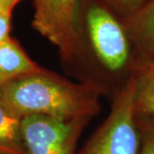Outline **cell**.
<instances>
[{"label":"cell","mask_w":154,"mask_h":154,"mask_svg":"<svg viewBox=\"0 0 154 154\" xmlns=\"http://www.w3.org/2000/svg\"><path fill=\"white\" fill-rule=\"evenodd\" d=\"M17 0H0V43L8 39L12 9Z\"/></svg>","instance_id":"7c38bea8"},{"label":"cell","mask_w":154,"mask_h":154,"mask_svg":"<svg viewBox=\"0 0 154 154\" xmlns=\"http://www.w3.org/2000/svg\"><path fill=\"white\" fill-rule=\"evenodd\" d=\"M89 121L26 116L21 120L23 142L29 154H76L77 141Z\"/></svg>","instance_id":"5b68a950"},{"label":"cell","mask_w":154,"mask_h":154,"mask_svg":"<svg viewBox=\"0 0 154 154\" xmlns=\"http://www.w3.org/2000/svg\"><path fill=\"white\" fill-rule=\"evenodd\" d=\"M81 0H34L32 26L58 49L69 66L77 43V21Z\"/></svg>","instance_id":"277c9868"},{"label":"cell","mask_w":154,"mask_h":154,"mask_svg":"<svg viewBox=\"0 0 154 154\" xmlns=\"http://www.w3.org/2000/svg\"><path fill=\"white\" fill-rule=\"evenodd\" d=\"M132 81L135 114L154 116V57L140 60Z\"/></svg>","instance_id":"ba28073f"},{"label":"cell","mask_w":154,"mask_h":154,"mask_svg":"<svg viewBox=\"0 0 154 154\" xmlns=\"http://www.w3.org/2000/svg\"><path fill=\"white\" fill-rule=\"evenodd\" d=\"M17 1H18V2H19V1H20V0H17Z\"/></svg>","instance_id":"5bb4252c"},{"label":"cell","mask_w":154,"mask_h":154,"mask_svg":"<svg viewBox=\"0 0 154 154\" xmlns=\"http://www.w3.org/2000/svg\"><path fill=\"white\" fill-rule=\"evenodd\" d=\"M124 21L140 59L154 57V0H146Z\"/></svg>","instance_id":"8992f818"},{"label":"cell","mask_w":154,"mask_h":154,"mask_svg":"<svg viewBox=\"0 0 154 154\" xmlns=\"http://www.w3.org/2000/svg\"><path fill=\"white\" fill-rule=\"evenodd\" d=\"M139 149L140 136L131 80L111 100L108 116L76 154H138Z\"/></svg>","instance_id":"3957f363"},{"label":"cell","mask_w":154,"mask_h":154,"mask_svg":"<svg viewBox=\"0 0 154 154\" xmlns=\"http://www.w3.org/2000/svg\"><path fill=\"white\" fill-rule=\"evenodd\" d=\"M140 60L124 19L102 0H81L68 66L80 82L112 100L132 80Z\"/></svg>","instance_id":"6da1fadb"},{"label":"cell","mask_w":154,"mask_h":154,"mask_svg":"<svg viewBox=\"0 0 154 154\" xmlns=\"http://www.w3.org/2000/svg\"><path fill=\"white\" fill-rule=\"evenodd\" d=\"M116 14L123 19H127L146 0H102Z\"/></svg>","instance_id":"8fae6325"},{"label":"cell","mask_w":154,"mask_h":154,"mask_svg":"<svg viewBox=\"0 0 154 154\" xmlns=\"http://www.w3.org/2000/svg\"><path fill=\"white\" fill-rule=\"evenodd\" d=\"M21 120L0 101V154H29L23 142Z\"/></svg>","instance_id":"9c48e42d"},{"label":"cell","mask_w":154,"mask_h":154,"mask_svg":"<svg viewBox=\"0 0 154 154\" xmlns=\"http://www.w3.org/2000/svg\"><path fill=\"white\" fill-rule=\"evenodd\" d=\"M136 123L140 136L138 154H154V116L136 115Z\"/></svg>","instance_id":"30bf717a"},{"label":"cell","mask_w":154,"mask_h":154,"mask_svg":"<svg viewBox=\"0 0 154 154\" xmlns=\"http://www.w3.org/2000/svg\"><path fill=\"white\" fill-rule=\"evenodd\" d=\"M41 69L42 67L30 59L15 40L9 37L0 43V77L4 81Z\"/></svg>","instance_id":"52a82bcc"},{"label":"cell","mask_w":154,"mask_h":154,"mask_svg":"<svg viewBox=\"0 0 154 154\" xmlns=\"http://www.w3.org/2000/svg\"><path fill=\"white\" fill-rule=\"evenodd\" d=\"M3 82H4V80H3V79L1 78V77H0V84H2Z\"/></svg>","instance_id":"4fadbf2b"},{"label":"cell","mask_w":154,"mask_h":154,"mask_svg":"<svg viewBox=\"0 0 154 154\" xmlns=\"http://www.w3.org/2000/svg\"><path fill=\"white\" fill-rule=\"evenodd\" d=\"M100 97L91 86L71 82L44 68L0 84V101L20 118L44 115L91 120L101 110Z\"/></svg>","instance_id":"7a4b0ae2"}]
</instances>
